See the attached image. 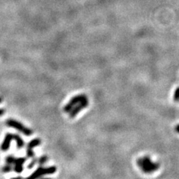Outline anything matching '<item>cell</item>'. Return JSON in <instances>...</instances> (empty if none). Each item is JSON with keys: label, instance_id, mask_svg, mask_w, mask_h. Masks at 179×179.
<instances>
[{"label": "cell", "instance_id": "cell-7", "mask_svg": "<svg viewBox=\"0 0 179 179\" xmlns=\"http://www.w3.org/2000/svg\"><path fill=\"white\" fill-rule=\"evenodd\" d=\"M26 158H16L14 160V170L17 173H21L23 170V164L26 163Z\"/></svg>", "mask_w": 179, "mask_h": 179}, {"label": "cell", "instance_id": "cell-8", "mask_svg": "<svg viewBox=\"0 0 179 179\" xmlns=\"http://www.w3.org/2000/svg\"><path fill=\"white\" fill-rule=\"evenodd\" d=\"M12 140H13V134H11V133H8V134H5V139L1 145V149L3 152L8 151L9 149L10 145H11V142Z\"/></svg>", "mask_w": 179, "mask_h": 179}, {"label": "cell", "instance_id": "cell-12", "mask_svg": "<svg viewBox=\"0 0 179 179\" xmlns=\"http://www.w3.org/2000/svg\"><path fill=\"white\" fill-rule=\"evenodd\" d=\"M12 170H13V167H12L11 165L6 164V165H5L3 167H2V171L4 173H9V172H11Z\"/></svg>", "mask_w": 179, "mask_h": 179}, {"label": "cell", "instance_id": "cell-6", "mask_svg": "<svg viewBox=\"0 0 179 179\" xmlns=\"http://www.w3.org/2000/svg\"><path fill=\"white\" fill-rule=\"evenodd\" d=\"M40 144H41V140L38 138L32 140L28 143L27 148H26V155H27L28 158H34V157L35 155H34V152H33L32 149L34 147H37Z\"/></svg>", "mask_w": 179, "mask_h": 179}, {"label": "cell", "instance_id": "cell-3", "mask_svg": "<svg viewBox=\"0 0 179 179\" xmlns=\"http://www.w3.org/2000/svg\"><path fill=\"white\" fill-rule=\"evenodd\" d=\"M6 125L8 127L14 128L15 129L18 130V131H19L22 134H24L26 136H30V135H32L33 134V131L32 129L24 126L22 123L16 121V120H13V119H8L6 121Z\"/></svg>", "mask_w": 179, "mask_h": 179}, {"label": "cell", "instance_id": "cell-5", "mask_svg": "<svg viewBox=\"0 0 179 179\" xmlns=\"http://www.w3.org/2000/svg\"><path fill=\"white\" fill-rule=\"evenodd\" d=\"M89 104V102H88V99H85L84 100L80 102L77 104L71 110V111L69 112V117L70 118H74L76 115H78V113L82 110L83 109H84L85 107H87Z\"/></svg>", "mask_w": 179, "mask_h": 179}, {"label": "cell", "instance_id": "cell-14", "mask_svg": "<svg viewBox=\"0 0 179 179\" xmlns=\"http://www.w3.org/2000/svg\"><path fill=\"white\" fill-rule=\"evenodd\" d=\"M173 99L175 102H178L179 101V87L176 88L175 91L174 96H173Z\"/></svg>", "mask_w": 179, "mask_h": 179}, {"label": "cell", "instance_id": "cell-2", "mask_svg": "<svg viewBox=\"0 0 179 179\" xmlns=\"http://www.w3.org/2000/svg\"><path fill=\"white\" fill-rule=\"evenodd\" d=\"M56 171H57V167L55 166H49L47 168H44L43 167V166H40L30 176L26 178V179H38L42 176L53 174Z\"/></svg>", "mask_w": 179, "mask_h": 179}, {"label": "cell", "instance_id": "cell-19", "mask_svg": "<svg viewBox=\"0 0 179 179\" xmlns=\"http://www.w3.org/2000/svg\"><path fill=\"white\" fill-rule=\"evenodd\" d=\"M2 99L1 97H0V103L2 102Z\"/></svg>", "mask_w": 179, "mask_h": 179}, {"label": "cell", "instance_id": "cell-13", "mask_svg": "<svg viewBox=\"0 0 179 179\" xmlns=\"http://www.w3.org/2000/svg\"><path fill=\"white\" fill-rule=\"evenodd\" d=\"M37 159L38 158H34L33 160H32V161L29 163V165H28V166H27V168L29 169V170H31V169H32L33 167H34V166L36 165V163H37Z\"/></svg>", "mask_w": 179, "mask_h": 179}, {"label": "cell", "instance_id": "cell-18", "mask_svg": "<svg viewBox=\"0 0 179 179\" xmlns=\"http://www.w3.org/2000/svg\"><path fill=\"white\" fill-rule=\"evenodd\" d=\"M38 179H52V178H45V177H43V176H42V177H40V178H38Z\"/></svg>", "mask_w": 179, "mask_h": 179}, {"label": "cell", "instance_id": "cell-10", "mask_svg": "<svg viewBox=\"0 0 179 179\" xmlns=\"http://www.w3.org/2000/svg\"><path fill=\"white\" fill-rule=\"evenodd\" d=\"M48 160H49V157L47 156V155H42L40 158L37 159V163H39L40 166H43V165H44L45 163L48 161Z\"/></svg>", "mask_w": 179, "mask_h": 179}, {"label": "cell", "instance_id": "cell-16", "mask_svg": "<svg viewBox=\"0 0 179 179\" xmlns=\"http://www.w3.org/2000/svg\"><path fill=\"white\" fill-rule=\"evenodd\" d=\"M175 131H177L178 133H179V125H178L177 126L175 127Z\"/></svg>", "mask_w": 179, "mask_h": 179}, {"label": "cell", "instance_id": "cell-1", "mask_svg": "<svg viewBox=\"0 0 179 179\" xmlns=\"http://www.w3.org/2000/svg\"><path fill=\"white\" fill-rule=\"evenodd\" d=\"M140 169L145 174H151L154 172L157 171L160 167L158 163H154L149 156L142 157L139 158L137 161Z\"/></svg>", "mask_w": 179, "mask_h": 179}, {"label": "cell", "instance_id": "cell-4", "mask_svg": "<svg viewBox=\"0 0 179 179\" xmlns=\"http://www.w3.org/2000/svg\"><path fill=\"white\" fill-rule=\"evenodd\" d=\"M85 99H87L86 95L84 94H80V95H77V96H74L72 99H70L68 104L66 105L64 107V112H67V113H69L71 111L72 108L76 105L77 104L82 102V101L84 100Z\"/></svg>", "mask_w": 179, "mask_h": 179}, {"label": "cell", "instance_id": "cell-9", "mask_svg": "<svg viewBox=\"0 0 179 179\" xmlns=\"http://www.w3.org/2000/svg\"><path fill=\"white\" fill-rule=\"evenodd\" d=\"M13 140H14L16 141V147H17L18 149H22V148L24 146V145H25L24 140L22 139V137H21L19 135H18V134H13Z\"/></svg>", "mask_w": 179, "mask_h": 179}, {"label": "cell", "instance_id": "cell-17", "mask_svg": "<svg viewBox=\"0 0 179 179\" xmlns=\"http://www.w3.org/2000/svg\"><path fill=\"white\" fill-rule=\"evenodd\" d=\"M11 179H23L22 177L19 176V177H16V178H11Z\"/></svg>", "mask_w": 179, "mask_h": 179}, {"label": "cell", "instance_id": "cell-15", "mask_svg": "<svg viewBox=\"0 0 179 179\" xmlns=\"http://www.w3.org/2000/svg\"><path fill=\"white\" fill-rule=\"evenodd\" d=\"M4 114H5V110H4V109L0 108V116H2Z\"/></svg>", "mask_w": 179, "mask_h": 179}, {"label": "cell", "instance_id": "cell-11", "mask_svg": "<svg viewBox=\"0 0 179 179\" xmlns=\"http://www.w3.org/2000/svg\"><path fill=\"white\" fill-rule=\"evenodd\" d=\"M15 159H16V158L14 157V155H9L8 156H7L6 158H5V163H6V164L12 165L14 163Z\"/></svg>", "mask_w": 179, "mask_h": 179}]
</instances>
